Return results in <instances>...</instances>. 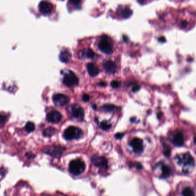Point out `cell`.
Wrapping results in <instances>:
<instances>
[{
    "label": "cell",
    "mask_w": 196,
    "mask_h": 196,
    "mask_svg": "<svg viewBox=\"0 0 196 196\" xmlns=\"http://www.w3.org/2000/svg\"><path fill=\"white\" fill-rule=\"evenodd\" d=\"M86 169V165L84 162L80 159H77L71 162L69 165V171L70 173L74 175L78 176L82 174Z\"/></svg>",
    "instance_id": "6da1fadb"
},
{
    "label": "cell",
    "mask_w": 196,
    "mask_h": 196,
    "mask_svg": "<svg viewBox=\"0 0 196 196\" xmlns=\"http://www.w3.org/2000/svg\"><path fill=\"white\" fill-rule=\"evenodd\" d=\"M82 135V131L77 127L70 126L65 130L64 133V137L65 140H72L78 139Z\"/></svg>",
    "instance_id": "7a4b0ae2"
},
{
    "label": "cell",
    "mask_w": 196,
    "mask_h": 196,
    "mask_svg": "<svg viewBox=\"0 0 196 196\" xmlns=\"http://www.w3.org/2000/svg\"><path fill=\"white\" fill-rule=\"evenodd\" d=\"M65 151V148L60 146H52L44 148V152L48 155L55 157L59 158Z\"/></svg>",
    "instance_id": "3957f363"
},
{
    "label": "cell",
    "mask_w": 196,
    "mask_h": 196,
    "mask_svg": "<svg viewBox=\"0 0 196 196\" xmlns=\"http://www.w3.org/2000/svg\"><path fill=\"white\" fill-rule=\"evenodd\" d=\"M98 48L102 52L106 54H110L113 52V45L110 40L106 36H104L100 40Z\"/></svg>",
    "instance_id": "277c9868"
},
{
    "label": "cell",
    "mask_w": 196,
    "mask_h": 196,
    "mask_svg": "<svg viewBox=\"0 0 196 196\" xmlns=\"http://www.w3.org/2000/svg\"><path fill=\"white\" fill-rule=\"evenodd\" d=\"M63 83L67 87H73L77 85L79 83L78 78L71 71L64 75L63 78Z\"/></svg>",
    "instance_id": "5b68a950"
},
{
    "label": "cell",
    "mask_w": 196,
    "mask_h": 196,
    "mask_svg": "<svg viewBox=\"0 0 196 196\" xmlns=\"http://www.w3.org/2000/svg\"><path fill=\"white\" fill-rule=\"evenodd\" d=\"M71 114L79 122H82L84 117V111L79 105L75 104L71 106Z\"/></svg>",
    "instance_id": "8992f818"
},
{
    "label": "cell",
    "mask_w": 196,
    "mask_h": 196,
    "mask_svg": "<svg viewBox=\"0 0 196 196\" xmlns=\"http://www.w3.org/2000/svg\"><path fill=\"white\" fill-rule=\"evenodd\" d=\"M91 162L93 165L103 169L108 168L107 161L105 157H100L98 156H94L91 158Z\"/></svg>",
    "instance_id": "52a82bcc"
},
{
    "label": "cell",
    "mask_w": 196,
    "mask_h": 196,
    "mask_svg": "<svg viewBox=\"0 0 196 196\" xmlns=\"http://www.w3.org/2000/svg\"><path fill=\"white\" fill-rule=\"evenodd\" d=\"M53 102L55 106L58 107H62L68 103L69 99L68 96L62 94H57L53 96Z\"/></svg>",
    "instance_id": "ba28073f"
},
{
    "label": "cell",
    "mask_w": 196,
    "mask_h": 196,
    "mask_svg": "<svg viewBox=\"0 0 196 196\" xmlns=\"http://www.w3.org/2000/svg\"><path fill=\"white\" fill-rule=\"evenodd\" d=\"M131 146L134 152L136 154H140L144 152V144L142 140L138 138H135L131 141Z\"/></svg>",
    "instance_id": "9c48e42d"
},
{
    "label": "cell",
    "mask_w": 196,
    "mask_h": 196,
    "mask_svg": "<svg viewBox=\"0 0 196 196\" xmlns=\"http://www.w3.org/2000/svg\"><path fill=\"white\" fill-rule=\"evenodd\" d=\"M178 163L179 164H183L184 166L194 165V159L192 156L189 154L186 153L183 155L181 157H178Z\"/></svg>",
    "instance_id": "30bf717a"
},
{
    "label": "cell",
    "mask_w": 196,
    "mask_h": 196,
    "mask_svg": "<svg viewBox=\"0 0 196 196\" xmlns=\"http://www.w3.org/2000/svg\"><path fill=\"white\" fill-rule=\"evenodd\" d=\"M39 8L40 12L42 14H48L52 11L53 5L48 1H43L40 3Z\"/></svg>",
    "instance_id": "8fae6325"
},
{
    "label": "cell",
    "mask_w": 196,
    "mask_h": 196,
    "mask_svg": "<svg viewBox=\"0 0 196 196\" xmlns=\"http://www.w3.org/2000/svg\"><path fill=\"white\" fill-rule=\"evenodd\" d=\"M62 118L61 113L57 111H52L47 115V119L48 121L52 123H57L60 122Z\"/></svg>",
    "instance_id": "7c38bea8"
},
{
    "label": "cell",
    "mask_w": 196,
    "mask_h": 196,
    "mask_svg": "<svg viewBox=\"0 0 196 196\" xmlns=\"http://www.w3.org/2000/svg\"><path fill=\"white\" fill-rule=\"evenodd\" d=\"M103 67L105 71L109 74H114L116 71L117 66L113 61L109 60L103 63Z\"/></svg>",
    "instance_id": "4fadbf2b"
},
{
    "label": "cell",
    "mask_w": 196,
    "mask_h": 196,
    "mask_svg": "<svg viewBox=\"0 0 196 196\" xmlns=\"http://www.w3.org/2000/svg\"><path fill=\"white\" fill-rule=\"evenodd\" d=\"M88 73L92 77H95L99 74V68L93 63H88L87 65Z\"/></svg>",
    "instance_id": "5bb4252c"
},
{
    "label": "cell",
    "mask_w": 196,
    "mask_h": 196,
    "mask_svg": "<svg viewBox=\"0 0 196 196\" xmlns=\"http://www.w3.org/2000/svg\"><path fill=\"white\" fill-rule=\"evenodd\" d=\"M173 142L177 146H182L184 144V136L181 132H178L174 135Z\"/></svg>",
    "instance_id": "9a60e30c"
},
{
    "label": "cell",
    "mask_w": 196,
    "mask_h": 196,
    "mask_svg": "<svg viewBox=\"0 0 196 196\" xmlns=\"http://www.w3.org/2000/svg\"><path fill=\"white\" fill-rule=\"evenodd\" d=\"M79 54L81 55V56L85 57L88 59H92L95 57V53L91 49H86L82 51L79 52Z\"/></svg>",
    "instance_id": "2e32d148"
},
{
    "label": "cell",
    "mask_w": 196,
    "mask_h": 196,
    "mask_svg": "<svg viewBox=\"0 0 196 196\" xmlns=\"http://www.w3.org/2000/svg\"><path fill=\"white\" fill-rule=\"evenodd\" d=\"M172 171L170 167L168 165H163L162 167L161 177L163 179H166L169 177L171 175Z\"/></svg>",
    "instance_id": "e0dca14e"
},
{
    "label": "cell",
    "mask_w": 196,
    "mask_h": 196,
    "mask_svg": "<svg viewBox=\"0 0 196 196\" xmlns=\"http://www.w3.org/2000/svg\"><path fill=\"white\" fill-rule=\"evenodd\" d=\"M71 58V54L68 51H62L59 56L60 60L63 63H67L68 61H69Z\"/></svg>",
    "instance_id": "ac0fdd59"
},
{
    "label": "cell",
    "mask_w": 196,
    "mask_h": 196,
    "mask_svg": "<svg viewBox=\"0 0 196 196\" xmlns=\"http://www.w3.org/2000/svg\"><path fill=\"white\" fill-rule=\"evenodd\" d=\"M119 13H121L123 17L129 18L132 14V11L129 8L125 7L119 9Z\"/></svg>",
    "instance_id": "d6986e66"
},
{
    "label": "cell",
    "mask_w": 196,
    "mask_h": 196,
    "mask_svg": "<svg viewBox=\"0 0 196 196\" xmlns=\"http://www.w3.org/2000/svg\"><path fill=\"white\" fill-rule=\"evenodd\" d=\"M118 107L113 105H105L101 107V109L103 111L108 113L117 111L118 110Z\"/></svg>",
    "instance_id": "ffe728a7"
},
{
    "label": "cell",
    "mask_w": 196,
    "mask_h": 196,
    "mask_svg": "<svg viewBox=\"0 0 196 196\" xmlns=\"http://www.w3.org/2000/svg\"><path fill=\"white\" fill-rule=\"evenodd\" d=\"M55 132H56L55 129L52 127H50L44 130L43 132V135L45 137H51L55 133Z\"/></svg>",
    "instance_id": "44dd1931"
},
{
    "label": "cell",
    "mask_w": 196,
    "mask_h": 196,
    "mask_svg": "<svg viewBox=\"0 0 196 196\" xmlns=\"http://www.w3.org/2000/svg\"><path fill=\"white\" fill-rule=\"evenodd\" d=\"M35 124L32 122H27L25 126V130L28 133H31L35 130Z\"/></svg>",
    "instance_id": "7402d4cb"
},
{
    "label": "cell",
    "mask_w": 196,
    "mask_h": 196,
    "mask_svg": "<svg viewBox=\"0 0 196 196\" xmlns=\"http://www.w3.org/2000/svg\"><path fill=\"white\" fill-rule=\"evenodd\" d=\"M183 196H194V193L190 187H185L183 191Z\"/></svg>",
    "instance_id": "603a6c76"
},
{
    "label": "cell",
    "mask_w": 196,
    "mask_h": 196,
    "mask_svg": "<svg viewBox=\"0 0 196 196\" xmlns=\"http://www.w3.org/2000/svg\"><path fill=\"white\" fill-rule=\"evenodd\" d=\"M7 121V117L4 114L0 113V128L3 127Z\"/></svg>",
    "instance_id": "cb8c5ba5"
},
{
    "label": "cell",
    "mask_w": 196,
    "mask_h": 196,
    "mask_svg": "<svg viewBox=\"0 0 196 196\" xmlns=\"http://www.w3.org/2000/svg\"><path fill=\"white\" fill-rule=\"evenodd\" d=\"M100 127L102 129H103L104 130H108L111 128V125L108 122L104 121V122H102L100 123Z\"/></svg>",
    "instance_id": "d4e9b609"
},
{
    "label": "cell",
    "mask_w": 196,
    "mask_h": 196,
    "mask_svg": "<svg viewBox=\"0 0 196 196\" xmlns=\"http://www.w3.org/2000/svg\"><path fill=\"white\" fill-rule=\"evenodd\" d=\"M111 86L113 88H118V87L120 86V83L118 81H117V80H113V82H111Z\"/></svg>",
    "instance_id": "484cf974"
},
{
    "label": "cell",
    "mask_w": 196,
    "mask_h": 196,
    "mask_svg": "<svg viewBox=\"0 0 196 196\" xmlns=\"http://www.w3.org/2000/svg\"><path fill=\"white\" fill-rule=\"evenodd\" d=\"M70 1L72 4L77 6V5L80 4L81 0H70Z\"/></svg>",
    "instance_id": "4316f807"
},
{
    "label": "cell",
    "mask_w": 196,
    "mask_h": 196,
    "mask_svg": "<svg viewBox=\"0 0 196 196\" xmlns=\"http://www.w3.org/2000/svg\"><path fill=\"white\" fill-rule=\"evenodd\" d=\"M123 136H124L123 133H117L115 135V137L118 140H121V139H122Z\"/></svg>",
    "instance_id": "83f0119b"
},
{
    "label": "cell",
    "mask_w": 196,
    "mask_h": 196,
    "mask_svg": "<svg viewBox=\"0 0 196 196\" xmlns=\"http://www.w3.org/2000/svg\"><path fill=\"white\" fill-rule=\"evenodd\" d=\"M132 165H133L134 166H135L136 167V169H138V170H140L142 168V166L140 163H133Z\"/></svg>",
    "instance_id": "f1b7e54d"
},
{
    "label": "cell",
    "mask_w": 196,
    "mask_h": 196,
    "mask_svg": "<svg viewBox=\"0 0 196 196\" xmlns=\"http://www.w3.org/2000/svg\"><path fill=\"white\" fill-rule=\"evenodd\" d=\"M82 99L84 102H88V100H90V96L87 94H84L82 96Z\"/></svg>",
    "instance_id": "f546056e"
},
{
    "label": "cell",
    "mask_w": 196,
    "mask_h": 196,
    "mask_svg": "<svg viewBox=\"0 0 196 196\" xmlns=\"http://www.w3.org/2000/svg\"><path fill=\"white\" fill-rule=\"evenodd\" d=\"M170 153H171V152H170V149H169V148L166 149L164 152V154L166 157H169L170 156Z\"/></svg>",
    "instance_id": "4dcf8cb0"
},
{
    "label": "cell",
    "mask_w": 196,
    "mask_h": 196,
    "mask_svg": "<svg viewBox=\"0 0 196 196\" xmlns=\"http://www.w3.org/2000/svg\"><path fill=\"white\" fill-rule=\"evenodd\" d=\"M140 89V86H138V85H136V86H135L133 88V92H137L138 91H139Z\"/></svg>",
    "instance_id": "1f68e13d"
},
{
    "label": "cell",
    "mask_w": 196,
    "mask_h": 196,
    "mask_svg": "<svg viewBox=\"0 0 196 196\" xmlns=\"http://www.w3.org/2000/svg\"><path fill=\"white\" fill-rule=\"evenodd\" d=\"M98 84L100 86H102V87H105L106 86V83L104 82H101L100 83H99Z\"/></svg>",
    "instance_id": "d6a6232c"
},
{
    "label": "cell",
    "mask_w": 196,
    "mask_h": 196,
    "mask_svg": "<svg viewBox=\"0 0 196 196\" xmlns=\"http://www.w3.org/2000/svg\"><path fill=\"white\" fill-rule=\"evenodd\" d=\"M159 41H161V42H165V39L164 37H160V38L159 39Z\"/></svg>",
    "instance_id": "836d02e7"
},
{
    "label": "cell",
    "mask_w": 196,
    "mask_h": 196,
    "mask_svg": "<svg viewBox=\"0 0 196 196\" xmlns=\"http://www.w3.org/2000/svg\"><path fill=\"white\" fill-rule=\"evenodd\" d=\"M162 115V113H159L158 114V118H159V117H161V116Z\"/></svg>",
    "instance_id": "e575fe53"
},
{
    "label": "cell",
    "mask_w": 196,
    "mask_h": 196,
    "mask_svg": "<svg viewBox=\"0 0 196 196\" xmlns=\"http://www.w3.org/2000/svg\"><path fill=\"white\" fill-rule=\"evenodd\" d=\"M92 107H92V108H93V109H94V110H95V109H96V105H94V106H92Z\"/></svg>",
    "instance_id": "d590c367"
},
{
    "label": "cell",
    "mask_w": 196,
    "mask_h": 196,
    "mask_svg": "<svg viewBox=\"0 0 196 196\" xmlns=\"http://www.w3.org/2000/svg\"><path fill=\"white\" fill-rule=\"evenodd\" d=\"M194 142L195 143V144H196V137H195L194 139Z\"/></svg>",
    "instance_id": "8d00e7d4"
}]
</instances>
